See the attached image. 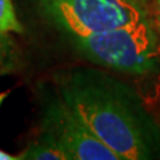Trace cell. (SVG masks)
<instances>
[{
	"mask_svg": "<svg viewBox=\"0 0 160 160\" xmlns=\"http://www.w3.org/2000/svg\"><path fill=\"white\" fill-rule=\"evenodd\" d=\"M158 27L160 31V2H159V11H158Z\"/></svg>",
	"mask_w": 160,
	"mask_h": 160,
	"instance_id": "cell-10",
	"label": "cell"
},
{
	"mask_svg": "<svg viewBox=\"0 0 160 160\" xmlns=\"http://www.w3.org/2000/svg\"><path fill=\"white\" fill-rule=\"evenodd\" d=\"M0 160H19V156H12L11 153L0 149Z\"/></svg>",
	"mask_w": 160,
	"mask_h": 160,
	"instance_id": "cell-8",
	"label": "cell"
},
{
	"mask_svg": "<svg viewBox=\"0 0 160 160\" xmlns=\"http://www.w3.org/2000/svg\"><path fill=\"white\" fill-rule=\"evenodd\" d=\"M23 31L12 0H0V33H22Z\"/></svg>",
	"mask_w": 160,
	"mask_h": 160,
	"instance_id": "cell-6",
	"label": "cell"
},
{
	"mask_svg": "<svg viewBox=\"0 0 160 160\" xmlns=\"http://www.w3.org/2000/svg\"><path fill=\"white\" fill-rule=\"evenodd\" d=\"M75 44L91 62L132 75L156 71L160 42L148 18L119 28L75 36Z\"/></svg>",
	"mask_w": 160,
	"mask_h": 160,
	"instance_id": "cell-2",
	"label": "cell"
},
{
	"mask_svg": "<svg viewBox=\"0 0 160 160\" xmlns=\"http://www.w3.org/2000/svg\"><path fill=\"white\" fill-rule=\"evenodd\" d=\"M158 2H160V0H158Z\"/></svg>",
	"mask_w": 160,
	"mask_h": 160,
	"instance_id": "cell-11",
	"label": "cell"
},
{
	"mask_svg": "<svg viewBox=\"0 0 160 160\" xmlns=\"http://www.w3.org/2000/svg\"><path fill=\"white\" fill-rule=\"evenodd\" d=\"M62 99L76 112L95 136L122 160L151 156L146 124L122 92L106 80L75 73L62 84Z\"/></svg>",
	"mask_w": 160,
	"mask_h": 160,
	"instance_id": "cell-1",
	"label": "cell"
},
{
	"mask_svg": "<svg viewBox=\"0 0 160 160\" xmlns=\"http://www.w3.org/2000/svg\"><path fill=\"white\" fill-rule=\"evenodd\" d=\"M69 160L68 155L53 143L43 138L29 143L27 148L19 155V160Z\"/></svg>",
	"mask_w": 160,
	"mask_h": 160,
	"instance_id": "cell-5",
	"label": "cell"
},
{
	"mask_svg": "<svg viewBox=\"0 0 160 160\" xmlns=\"http://www.w3.org/2000/svg\"><path fill=\"white\" fill-rule=\"evenodd\" d=\"M40 138L53 143L69 160H122L64 102L52 99L44 107Z\"/></svg>",
	"mask_w": 160,
	"mask_h": 160,
	"instance_id": "cell-4",
	"label": "cell"
},
{
	"mask_svg": "<svg viewBox=\"0 0 160 160\" xmlns=\"http://www.w3.org/2000/svg\"><path fill=\"white\" fill-rule=\"evenodd\" d=\"M13 46L7 33H0V72H6L13 64Z\"/></svg>",
	"mask_w": 160,
	"mask_h": 160,
	"instance_id": "cell-7",
	"label": "cell"
},
{
	"mask_svg": "<svg viewBox=\"0 0 160 160\" xmlns=\"http://www.w3.org/2000/svg\"><path fill=\"white\" fill-rule=\"evenodd\" d=\"M9 95V92L8 91H6V92H0V106H2V103L6 100V98Z\"/></svg>",
	"mask_w": 160,
	"mask_h": 160,
	"instance_id": "cell-9",
	"label": "cell"
},
{
	"mask_svg": "<svg viewBox=\"0 0 160 160\" xmlns=\"http://www.w3.org/2000/svg\"><path fill=\"white\" fill-rule=\"evenodd\" d=\"M38 6L44 16L72 38L148 18L144 0H38Z\"/></svg>",
	"mask_w": 160,
	"mask_h": 160,
	"instance_id": "cell-3",
	"label": "cell"
}]
</instances>
